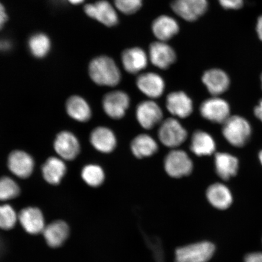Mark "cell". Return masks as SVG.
<instances>
[{
	"label": "cell",
	"instance_id": "cell-4",
	"mask_svg": "<svg viewBox=\"0 0 262 262\" xmlns=\"http://www.w3.org/2000/svg\"><path fill=\"white\" fill-rule=\"evenodd\" d=\"M165 171L173 179L189 176L193 171V163L187 153L182 150H173L165 157Z\"/></svg>",
	"mask_w": 262,
	"mask_h": 262
},
{
	"label": "cell",
	"instance_id": "cell-37",
	"mask_svg": "<svg viewBox=\"0 0 262 262\" xmlns=\"http://www.w3.org/2000/svg\"><path fill=\"white\" fill-rule=\"evenodd\" d=\"M254 114L255 117L262 122V99L258 103V105L255 106Z\"/></svg>",
	"mask_w": 262,
	"mask_h": 262
},
{
	"label": "cell",
	"instance_id": "cell-20",
	"mask_svg": "<svg viewBox=\"0 0 262 262\" xmlns=\"http://www.w3.org/2000/svg\"><path fill=\"white\" fill-rule=\"evenodd\" d=\"M179 25L176 19L168 15L159 16L152 24V31L158 41L167 42L178 34Z\"/></svg>",
	"mask_w": 262,
	"mask_h": 262
},
{
	"label": "cell",
	"instance_id": "cell-39",
	"mask_svg": "<svg viewBox=\"0 0 262 262\" xmlns=\"http://www.w3.org/2000/svg\"><path fill=\"white\" fill-rule=\"evenodd\" d=\"M72 5H78L84 2V0H68Z\"/></svg>",
	"mask_w": 262,
	"mask_h": 262
},
{
	"label": "cell",
	"instance_id": "cell-18",
	"mask_svg": "<svg viewBox=\"0 0 262 262\" xmlns=\"http://www.w3.org/2000/svg\"><path fill=\"white\" fill-rule=\"evenodd\" d=\"M202 81L209 93L214 97L225 93L230 84L228 75L219 69L206 71L203 75Z\"/></svg>",
	"mask_w": 262,
	"mask_h": 262
},
{
	"label": "cell",
	"instance_id": "cell-11",
	"mask_svg": "<svg viewBox=\"0 0 262 262\" xmlns=\"http://www.w3.org/2000/svg\"><path fill=\"white\" fill-rule=\"evenodd\" d=\"M148 57L151 63L160 70H166L175 63L176 54L166 42L157 41L150 45Z\"/></svg>",
	"mask_w": 262,
	"mask_h": 262
},
{
	"label": "cell",
	"instance_id": "cell-8",
	"mask_svg": "<svg viewBox=\"0 0 262 262\" xmlns=\"http://www.w3.org/2000/svg\"><path fill=\"white\" fill-rule=\"evenodd\" d=\"M200 113L204 119L211 122L224 124L230 117V107L227 101L213 97L202 103Z\"/></svg>",
	"mask_w": 262,
	"mask_h": 262
},
{
	"label": "cell",
	"instance_id": "cell-7",
	"mask_svg": "<svg viewBox=\"0 0 262 262\" xmlns=\"http://www.w3.org/2000/svg\"><path fill=\"white\" fill-rule=\"evenodd\" d=\"M207 0H174L171 8L179 17L189 22L195 21L208 10Z\"/></svg>",
	"mask_w": 262,
	"mask_h": 262
},
{
	"label": "cell",
	"instance_id": "cell-16",
	"mask_svg": "<svg viewBox=\"0 0 262 262\" xmlns=\"http://www.w3.org/2000/svg\"><path fill=\"white\" fill-rule=\"evenodd\" d=\"M8 168L19 178H29L34 170V162L32 157L22 150H15L9 155Z\"/></svg>",
	"mask_w": 262,
	"mask_h": 262
},
{
	"label": "cell",
	"instance_id": "cell-28",
	"mask_svg": "<svg viewBox=\"0 0 262 262\" xmlns=\"http://www.w3.org/2000/svg\"><path fill=\"white\" fill-rule=\"evenodd\" d=\"M29 51L33 56L42 58L47 56L51 48L50 38L44 33L32 35L28 41Z\"/></svg>",
	"mask_w": 262,
	"mask_h": 262
},
{
	"label": "cell",
	"instance_id": "cell-33",
	"mask_svg": "<svg viewBox=\"0 0 262 262\" xmlns=\"http://www.w3.org/2000/svg\"><path fill=\"white\" fill-rule=\"evenodd\" d=\"M219 3L225 9L237 10L242 7L244 0H219Z\"/></svg>",
	"mask_w": 262,
	"mask_h": 262
},
{
	"label": "cell",
	"instance_id": "cell-32",
	"mask_svg": "<svg viewBox=\"0 0 262 262\" xmlns=\"http://www.w3.org/2000/svg\"><path fill=\"white\" fill-rule=\"evenodd\" d=\"M142 2L143 0H114L115 8L125 15H132L139 11Z\"/></svg>",
	"mask_w": 262,
	"mask_h": 262
},
{
	"label": "cell",
	"instance_id": "cell-31",
	"mask_svg": "<svg viewBox=\"0 0 262 262\" xmlns=\"http://www.w3.org/2000/svg\"><path fill=\"white\" fill-rule=\"evenodd\" d=\"M18 220V215L11 205H0V229L10 230L15 227Z\"/></svg>",
	"mask_w": 262,
	"mask_h": 262
},
{
	"label": "cell",
	"instance_id": "cell-21",
	"mask_svg": "<svg viewBox=\"0 0 262 262\" xmlns=\"http://www.w3.org/2000/svg\"><path fill=\"white\" fill-rule=\"evenodd\" d=\"M90 141L95 148L103 153L113 152L117 145L116 136L113 130L106 127H98L93 130Z\"/></svg>",
	"mask_w": 262,
	"mask_h": 262
},
{
	"label": "cell",
	"instance_id": "cell-26",
	"mask_svg": "<svg viewBox=\"0 0 262 262\" xmlns=\"http://www.w3.org/2000/svg\"><path fill=\"white\" fill-rule=\"evenodd\" d=\"M130 148L134 156L143 159L155 155L158 150V145L152 137L147 134H140L131 142Z\"/></svg>",
	"mask_w": 262,
	"mask_h": 262
},
{
	"label": "cell",
	"instance_id": "cell-41",
	"mask_svg": "<svg viewBox=\"0 0 262 262\" xmlns=\"http://www.w3.org/2000/svg\"><path fill=\"white\" fill-rule=\"evenodd\" d=\"M260 78H261V87H262V74H261Z\"/></svg>",
	"mask_w": 262,
	"mask_h": 262
},
{
	"label": "cell",
	"instance_id": "cell-9",
	"mask_svg": "<svg viewBox=\"0 0 262 262\" xmlns=\"http://www.w3.org/2000/svg\"><path fill=\"white\" fill-rule=\"evenodd\" d=\"M130 104V98L123 91L111 92L104 97L103 107L104 112L113 119H120L125 116Z\"/></svg>",
	"mask_w": 262,
	"mask_h": 262
},
{
	"label": "cell",
	"instance_id": "cell-38",
	"mask_svg": "<svg viewBox=\"0 0 262 262\" xmlns=\"http://www.w3.org/2000/svg\"><path fill=\"white\" fill-rule=\"evenodd\" d=\"M256 31L258 38H259L260 40L262 41V15L258 18Z\"/></svg>",
	"mask_w": 262,
	"mask_h": 262
},
{
	"label": "cell",
	"instance_id": "cell-12",
	"mask_svg": "<svg viewBox=\"0 0 262 262\" xmlns=\"http://www.w3.org/2000/svg\"><path fill=\"white\" fill-rule=\"evenodd\" d=\"M136 118L144 129H151L161 122L163 111L155 101H144L137 107Z\"/></svg>",
	"mask_w": 262,
	"mask_h": 262
},
{
	"label": "cell",
	"instance_id": "cell-29",
	"mask_svg": "<svg viewBox=\"0 0 262 262\" xmlns=\"http://www.w3.org/2000/svg\"><path fill=\"white\" fill-rule=\"evenodd\" d=\"M82 179L91 187L97 188L103 184L105 176L102 168L96 165L84 167L81 172Z\"/></svg>",
	"mask_w": 262,
	"mask_h": 262
},
{
	"label": "cell",
	"instance_id": "cell-23",
	"mask_svg": "<svg viewBox=\"0 0 262 262\" xmlns=\"http://www.w3.org/2000/svg\"><path fill=\"white\" fill-rule=\"evenodd\" d=\"M215 172L221 179L228 180L237 174L238 160L228 153L218 152L215 155Z\"/></svg>",
	"mask_w": 262,
	"mask_h": 262
},
{
	"label": "cell",
	"instance_id": "cell-2",
	"mask_svg": "<svg viewBox=\"0 0 262 262\" xmlns=\"http://www.w3.org/2000/svg\"><path fill=\"white\" fill-rule=\"evenodd\" d=\"M217 252L214 242L201 241L182 246L174 252V262H210Z\"/></svg>",
	"mask_w": 262,
	"mask_h": 262
},
{
	"label": "cell",
	"instance_id": "cell-19",
	"mask_svg": "<svg viewBox=\"0 0 262 262\" xmlns=\"http://www.w3.org/2000/svg\"><path fill=\"white\" fill-rule=\"evenodd\" d=\"M18 221L25 230L33 235L42 233L46 227L44 216L37 208L22 209L18 214Z\"/></svg>",
	"mask_w": 262,
	"mask_h": 262
},
{
	"label": "cell",
	"instance_id": "cell-30",
	"mask_svg": "<svg viewBox=\"0 0 262 262\" xmlns=\"http://www.w3.org/2000/svg\"><path fill=\"white\" fill-rule=\"evenodd\" d=\"M19 192L20 189L14 180L8 177L0 178V201L14 199L19 195Z\"/></svg>",
	"mask_w": 262,
	"mask_h": 262
},
{
	"label": "cell",
	"instance_id": "cell-13",
	"mask_svg": "<svg viewBox=\"0 0 262 262\" xmlns=\"http://www.w3.org/2000/svg\"><path fill=\"white\" fill-rule=\"evenodd\" d=\"M121 60L124 70L129 74H136L147 67L149 57L143 49L134 47L124 50Z\"/></svg>",
	"mask_w": 262,
	"mask_h": 262
},
{
	"label": "cell",
	"instance_id": "cell-5",
	"mask_svg": "<svg viewBox=\"0 0 262 262\" xmlns=\"http://www.w3.org/2000/svg\"><path fill=\"white\" fill-rule=\"evenodd\" d=\"M158 137L163 145L174 148L185 142L188 133L178 120L169 118L160 125Z\"/></svg>",
	"mask_w": 262,
	"mask_h": 262
},
{
	"label": "cell",
	"instance_id": "cell-25",
	"mask_svg": "<svg viewBox=\"0 0 262 262\" xmlns=\"http://www.w3.org/2000/svg\"><path fill=\"white\" fill-rule=\"evenodd\" d=\"M67 172V166L60 159L51 157L42 167V173L46 181L51 185H56L60 183Z\"/></svg>",
	"mask_w": 262,
	"mask_h": 262
},
{
	"label": "cell",
	"instance_id": "cell-35",
	"mask_svg": "<svg viewBox=\"0 0 262 262\" xmlns=\"http://www.w3.org/2000/svg\"><path fill=\"white\" fill-rule=\"evenodd\" d=\"M8 20V15L6 12V9L0 2V30L4 28L6 23Z\"/></svg>",
	"mask_w": 262,
	"mask_h": 262
},
{
	"label": "cell",
	"instance_id": "cell-15",
	"mask_svg": "<svg viewBox=\"0 0 262 262\" xmlns=\"http://www.w3.org/2000/svg\"><path fill=\"white\" fill-rule=\"evenodd\" d=\"M137 86L147 97L157 98L162 96L165 84L162 77L155 73L140 74L136 80Z\"/></svg>",
	"mask_w": 262,
	"mask_h": 262
},
{
	"label": "cell",
	"instance_id": "cell-22",
	"mask_svg": "<svg viewBox=\"0 0 262 262\" xmlns=\"http://www.w3.org/2000/svg\"><path fill=\"white\" fill-rule=\"evenodd\" d=\"M42 233L49 247L58 248L67 241L70 234V228L67 223L57 221L46 226Z\"/></svg>",
	"mask_w": 262,
	"mask_h": 262
},
{
	"label": "cell",
	"instance_id": "cell-36",
	"mask_svg": "<svg viewBox=\"0 0 262 262\" xmlns=\"http://www.w3.org/2000/svg\"><path fill=\"white\" fill-rule=\"evenodd\" d=\"M12 42L8 39L0 38V52H6L12 48Z\"/></svg>",
	"mask_w": 262,
	"mask_h": 262
},
{
	"label": "cell",
	"instance_id": "cell-10",
	"mask_svg": "<svg viewBox=\"0 0 262 262\" xmlns=\"http://www.w3.org/2000/svg\"><path fill=\"white\" fill-rule=\"evenodd\" d=\"M205 198L212 208L219 211L227 210L233 202V196L230 189L222 183L209 185L206 190Z\"/></svg>",
	"mask_w": 262,
	"mask_h": 262
},
{
	"label": "cell",
	"instance_id": "cell-6",
	"mask_svg": "<svg viewBox=\"0 0 262 262\" xmlns=\"http://www.w3.org/2000/svg\"><path fill=\"white\" fill-rule=\"evenodd\" d=\"M84 11L90 18L107 27H113L119 23L116 8L106 0L88 4L84 6Z\"/></svg>",
	"mask_w": 262,
	"mask_h": 262
},
{
	"label": "cell",
	"instance_id": "cell-1",
	"mask_svg": "<svg viewBox=\"0 0 262 262\" xmlns=\"http://www.w3.org/2000/svg\"><path fill=\"white\" fill-rule=\"evenodd\" d=\"M89 74L92 80L100 86H117L122 78L116 62L106 55H101L91 60Z\"/></svg>",
	"mask_w": 262,
	"mask_h": 262
},
{
	"label": "cell",
	"instance_id": "cell-14",
	"mask_svg": "<svg viewBox=\"0 0 262 262\" xmlns=\"http://www.w3.org/2000/svg\"><path fill=\"white\" fill-rule=\"evenodd\" d=\"M54 149L61 159L72 160L80 152V144L77 137L68 131L59 133L55 140Z\"/></svg>",
	"mask_w": 262,
	"mask_h": 262
},
{
	"label": "cell",
	"instance_id": "cell-27",
	"mask_svg": "<svg viewBox=\"0 0 262 262\" xmlns=\"http://www.w3.org/2000/svg\"><path fill=\"white\" fill-rule=\"evenodd\" d=\"M66 107L69 116L78 122H87L91 117L89 104L81 97L73 96L69 98Z\"/></svg>",
	"mask_w": 262,
	"mask_h": 262
},
{
	"label": "cell",
	"instance_id": "cell-17",
	"mask_svg": "<svg viewBox=\"0 0 262 262\" xmlns=\"http://www.w3.org/2000/svg\"><path fill=\"white\" fill-rule=\"evenodd\" d=\"M166 106L170 113L181 119L188 117L193 111L191 98L182 91L169 94L166 97Z\"/></svg>",
	"mask_w": 262,
	"mask_h": 262
},
{
	"label": "cell",
	"instance_id": "cell-40",
	"mask_svg": "<svg viewBox=\"0 0 262 262\" xmlns=\"http://www.w3.org/2000/svg\"><path fill=\"white\" fill-rule=\"evenodd\" d=\"M258 158H259L260 162H261L262 165V150L260 152L259 155H258Z\"/></svg>",
	"mask_w": 262,
	"mask_h": 262
},
{
	"label": "cell",
	"instance_id": "cell-3",
	"mask_svg": "<svg viewBox=\"0 0 262 262\" xmlns=\"http://www.w3.org/2000/svg\"><path fill=\"white\" fill-rule=\"evenodd\" d=\"M251 131L250 123L241 116H230L223 124V135L235 147L244 146L250 139Z\"/></svg>",
	"mask_w": 262,
	"mask_h": 262
},
{
	"label": "cell",
	"instance_id": "cell-24",
	"mask_svg": "<svg viewBox=\"0 0 262 262\" xmlns=\"http://www.w3.org/2000/svg\"><path fill=\"white\" fill-rule=\"evenodd\" d=\"M215 147L214 140L208 133L199 130L192 134L190 149L196 156H211Z\"/></svg>",
	"mask_w": 262,
	"mask_h": 262
},
{
	"label": "cell",
	"instance_id": "cell-34",
	"mask_svg": "<svg viewBox=\"0 0 262 262\" xmlns=\"http://www.w3.org/2000/svg\"><path fill=\"white\" fill-rule=\"evenodd\" d=\"M244 262H262L261 252H253L246 255Z\"/></svg>",
	"mask_w": 262,
	"mask_h": 262
}]
</instances>
